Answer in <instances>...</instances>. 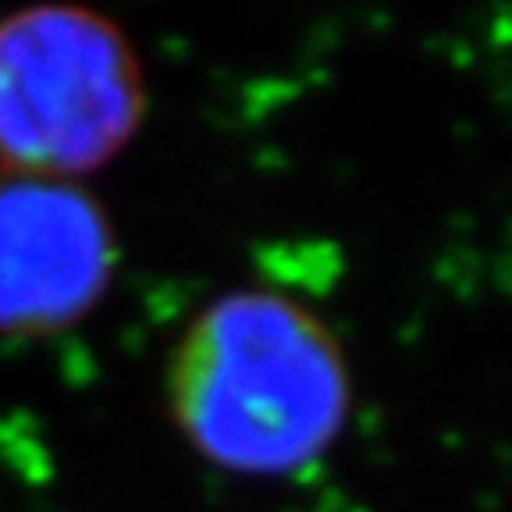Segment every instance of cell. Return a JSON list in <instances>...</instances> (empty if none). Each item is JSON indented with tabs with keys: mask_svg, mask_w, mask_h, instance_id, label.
I'll list each match as a JSON object with an SVG mask.
<instances>
[{
	"mask_svg": "<svg viewBox=\"0 0 512 512\" xmlns=\"http://www.w3.org/2000/svg\"><path fill=\"white\" fill-rule=\"evenodd\" d=\"M111 271V224L79 185L0 175V328H61L100 299Z\"/></svg>",
	"mask_w": 512,
	"mask_h": 512,
	"instance_id": "cell-3",
	"label": "cell"
},
{
	"mask_svg": "<svg viewBox=\"0 0 512 512\" xmlns=\"http://www.w3.org/2000/svg\"><path fill=\"white\" fill-rule=\"evenodd\" d=\"M178 431L235 473L278 477L331 448L349 416L338 338L303 303L267 288L214 299L168 367Z\"/></svg>",
	"mask_w": 512,
	"mask_h": 512,
	"instance_id": "cell-1",
	"label": "cell"
},
{
	"mask_svg": "<svg viewBox=\"0 0 512 512\" xmlns=\"http://www.w3.org/2000/svg\"><path fill=\"white\" fill-rule=\"evenodd\" d=\"M143 68L125 32L79 4L0 22V168L72 182L114 157L143 121Z\"/></svg>",
	"mask_w": 512,
	"mask_h": 512,
	"instance_id": "cell-2",
	"label": "cell"
}]
</instances>
